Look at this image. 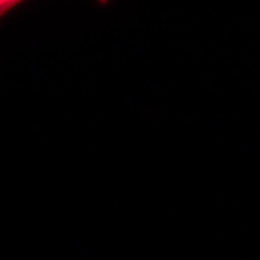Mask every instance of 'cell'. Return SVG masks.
Wrapping results in <instances>:
<instances>
[{"mask_svg":"<svg viewBox=\"0 0 260 260\" xmlns=\"http://www.w3.org/2000/svg\"><path fill=\"white\" fill-rule=\"evenodd\" d=\"M23 1L21 0H0V19L7 15L10 11L18 7Z\"/></svg>","mask_w":260,"mask_h":260,"instance_id":"1","label":"cell"}]
</instances>
